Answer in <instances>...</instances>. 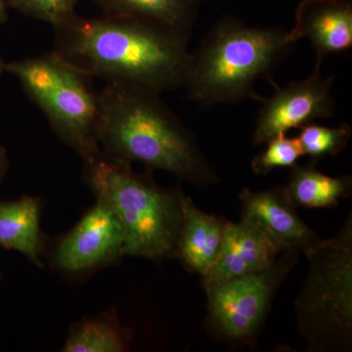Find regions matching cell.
Returning a JSON list of instances; mask_svg holds the SVG:
<instances>
[{
	"mask_svg": "<svg viewBox=\"0 0 352 352\" xmlns=\"http://www.w3.org/2000/svg\"><path fill=\"white\" fill-rule=\"evenodd\" d=\"M83 179L95 199L107 203L124 226V256L166 261L176 258L182 230L183 198L180 187L164 188L132 164L102 150L83 160Z\"/></svg>",
	"mask_w": 352,
	"mask_h": 352,
	"instance_id": "4",
	"label": "cell"
},
{
	"mask_svg": "<svg viewBox=\"0 0 352 352\" xmlns=\"http://www.w3.org/2000/svg\"><path fill=\"white\" fill-rule=\"evenodd\" d=\"M43 201L24 196L0 201V248L19 252L38 267H43L48 241L41 229Z\"/></svg>",
	"mask_w": 352,
	"mask_h": 352,
	"instance_id": "14",
	"label": "cell"
},
{
	"mask_svg": "<svg viewBox=\"0 0 352 352\" xmlns=\"http://www.w3.org/2000/svg\"><path fill=\"white\" fill-rule=\"evenodd\" d=\"M54 52L106 82H122L162 94L183 87L188 38L129 18H82L76 14L54 28Z\"/></svg>",
	"mask_w": 352,
	"mask_h": 352,
	"instance_id": "1",
	"label": "cell"
},
{
	"mask_svg": "<svg viewBox=\"0 0 352 352\" xmlns=\"http://www.w3.org/2000/svg\"><path fill=\"white\" fill-rule=\"evenodd\" d=\"M9 166H10V163H9L6 150L0 146V184L9 170Z\"/></svg>",
	"mask_w": 352,
	"mask_h": 352,
	"instance_id": "21",
	"label": "cell"
},
{
	"mask_svg": "<svg viewBox=\"0 0 352 352\" xmlns=\"http://www.w3.org/2000/svg\"><path fill=\"white\" fill-rule=\"evenodd\" d=\"M280 252L254 226L243 220L227 221L219 258L212 270L201 277V285L217 283L265 270L276 261Z\"/></svg>",
	"mask_w": 352,
	"mask_h": 352,
	"instance_id": "12",
	"label": "cell"
},
{
	"mask_svg": "<svg viewBox=\"0 0 352 352\" xmlns=\"http://www.w3.org/2000/svg\"><path fill=\"white\" fill-rule=\"evenodd\" d=\"M289 38L296 43L308 38L316 52V64L324 58L352 47L351 0H302Z\"/></svg>",
	"mask_w": 352,
	"mask_h": 352,
	"instance_id": "11",
	"label": "cell"
},
{
	"mask_svg": "<svg viewBox=\"0 0 352 352\" xmlns=\"http://www.w3.org/2000/svg\"><path fill=\"white\" fill-rule=\"evenodd\" d=\"M7 8L6 0H0V25L7 20Z\"/></svg>",
	"mask_w": 352,
	"mask_h": 352,
	"instance_id": "22",
	"label": "cell"
},
{
	"mask_svg": "<svg viewBox=\"0 0 352 352\" xmlns=\"http://www.w3.org/2000/svg\"><path fill=\"white\" fill-rule=\"evenodd\" d=\"M124 226L105 201L96 199L69 232L51 244V266L63 276L82 278L119 263L124 258Z\"/></svg>",
	"mask_w": 352,
	"mask_h": 352,
	"instance_id": "8",
	"label": "cell"
},
{
	"mask_svg": "<svg viewBox=\"0 0 352 352\" xmlns=\"http://www.w3.org/2000/svg\"><path fill=\"white\" fill-rule=\"evenodd\" d=\"M228 220L203 212L189 196L183 198V217L176 258L201 277L219 258Z\"/></svg>",
	"mask_w": 352,
	"mask_h": 352,
	"instance_id": "13",
	"label": "cell"
},
{
	"mask_svg": "<svg viewBox=\"0 0 352 352\" xmlns=\"http://www.w3.org/2000/svg\"><path fill=\"white\" fill-rule=\"evenodd\" d=\"M333 76L322 78L320 67L315 66L305 80L292 82L285 87L275 85L274 94L261 100L252 136L254 144H265L270 139L287 134L292 129H300L316 120L333 117Z\"/></svg>",
	"mask_w": 352,
	"mask_h": 352,
	"instance_id": "9",
	"label": "cell"
},
{
	"mask_svg": "<svg viewBox=\"0 0 352 352\" xmlns=\"http://www.w3.org/2000/svg\"><path fill=\"white\" fill-rule=\"evenodd\" d=\"M241 220L254 226L280 252H302L319 239L296 212L283 186L240 192Z\"/></svg>",
	"mask_w": 352,
	"mask_h": 352,
	"instance_id": "10",
	"label": "cell"
},
{
	"mask_svg": "<svg viewBox=\"0 0 352 352\" xmlns=\"http://www.w3.org/2000/svg\"><path fill=\"white\" fill-rule=\"evenodd\" d=\"M309 268L295 302L298 332L307 351L346 352L352 347V217L333 237L303 251Z\"/></svg>",
	"mask_w": 352,
	"mask_h": 352,
	"instance_id": "5",
	"label": "cell"
},
{
	"mask_svg": "<svg viewBox=\"0 0 352 352\" xmlns=\"http://www.w3.org/2000/svg\"><path fill=\"white\" fill-rule=\"evenodd\" d=\"M97 139L113 159L166 171L204 189L219 182L195 136L154 90L106 82L99 91Z\"/></svg>",
	"mask_w": 352,
	"mask_h": 352,
	"instance_id": "2",
	"label": "cell"
},
{
	"mask_svg": "<svg viewBox=\"0 0 352 352\" xmlns=\"http://www.w3.org/2000/svg\"><path fill=\"white\" fill-rule=\"evenodd\" d=\"M351 136V127L347 124L328 127L312 122L300 129L298 139L303 155L318 162L340 154L349 145Z\"/></svg>",
	"mask_w": 352,
	"mask_h": 352,
	"instance_id": "18",
	"label": "cell"
},
{
	"mask_svg": "<svg viewBox=\"0 0 352 352\" xmlns=\"http://www.w3.org/2000/svg\"><path fill=\"white\" fill-rule=\"evenodd\" d=\"M3 72H6V63H4L3 60L0 58V76H1Z\"/></svg>",
	"mask_w": 352,
	"mask_h": 352,
	"instance_id": "23",
	"label": "cell"
},
{
	"mask_svg": "<svg viewBox=\"0 0 352 352\" xmlns=\"http://www.w3.org/2000/svg\"><path fill=\"white\" fill-rule=\"evenodd\" d=\"M104 16L129 18L189 39L201 0H94Z\"/></svg>",
	"mask_w": 352,
	"mask_h": 352,
	"instance_id": "15",
	"label": "cell"
},
{
	"mask_svg": "<svg viewBox=\"0 0 352 352\" xmlns=\"http://www.w3.org/2000/svg\"><path fill=\"white\" fill-rule=\"evenodd\" d=\"M51 129L82 160L100 152L97 139L99 92L94 78L54 51L6 64Z\"/></svg>",
	"mask_w": 352,
	"mask_h": 352,
	"instance_id": "6",
	"label": "cell"
},
{
	"mask_svg": "<svg viewBox=\"0 0 352 352\" xmlns=\"http://www.w3.org/2000/svg\"><path fill=\"white\" fill-rule=\"evenodd\" d=\"M296 207L327 208L339 206L340 201L352 193L351 175L333 177L317 170V162L292 166L289 179L283 186Z\"/></svg>",
	"mask_w": 352,
	"mask_h": 352,
	"instance_id": "16",
	"label": "cell"
},
{
	"mask_svg": "<svg viewBox=\"0 0 352 352\" xmlns=\"http://www.w3.org/2000/svg\"><path fill=\"white\" fill-rule=\"evenodd\" d=\"M78 1L80 0H6L9 8L50 23L54 28L75 17V8Z\"/></svg>",
	"mask_w": 352,
	"mask_h": 352,
	"instance_id": "20",
	"label": "cell"
},
{
	"mask_svg": "<svg viewBox=\"0 0 352 352\" xmlns=\"http://www.w3.org/2000/svg\"><path fill=\"white\" fill-rule=\"evenodd\" d=\"M132 342V332L120 321L115 308L97 316L72 324L61 351L124 352Z\"/></svg>",
	"mask_w": 352,
	"mask_h": 352,
	"instance_id": "17",
	"label": "cell"
},
{
	"mask_svg": "<svg viewBox=\"0 0 352 352\" xmlns=\"http://www.w3.org/2000/svg\"><path fill=\"white\" fill-rule=\"evenodd\" d=\"M261 154L252 159L251 168L256 175H267L276 168L296 166L303 155L298 138L280 134L265 143Z\"/></svg>",
	"mask_w": 352,
	"mask_h": 352,
	"instance_id": "19",
	"label": "cell"
},
{
	"mask_svg": "<svg viewBox=\"0 0 352 352\" xmlns=\"http://www.w3.org/2000/svg\"><path fill=\"white\" fill-rule=\"evenodd\" d=\"M298 256L300 252L284 251L265 270L203 285L210 332L229 344L254 342L265 323L278 289L298 263Z\"/></svg>",
	"mask_w": 352,
	"mask_h": 352,
	"instance_id": "7",
	"label": "cell"
},
{
	"mask_svg": "<svg viewBox=\"0 0 352 352\" xmlns=\"http://www.w3.org/2000/svg\"><path fill=\"white\" fill-rule=\"evenodd\" d=\"M289 32L278 28L252 27L234 18H222L190 53L183 87L191 100L204 107L261 101L256 83L270 80L282 60L294 50Z\"/></svg>",
	"mask_w": 352,
	"mask_h": 352,
	"instance_id": "3",
	"label": "cell"
},
{
	"mask_svg": "<svg viewBox=\"0 0 352 352\" xmlns=\"http://www.w3.org/2000/svg\"><path fill=\"white\" fill-rule=\"evenodd\" d=\"M0 280H1V272H0Z\"/></svg>",
	"mask_w": 352,
	"mask_h": 352,
	"instance_id": "24",
	"label": "cell"
}]
</instances>
